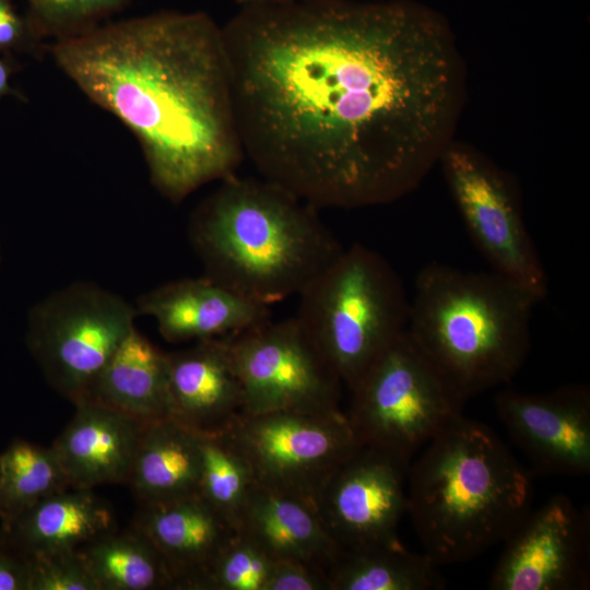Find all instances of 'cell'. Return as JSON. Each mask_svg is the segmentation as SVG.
<instances>
[{"mask_svg": "<svg viewBox=\"0 0 590 590\" xmlns=\"http://www.w3.org/2000/svg\"><path fill=\"white\" fill-rule=\"evenodd\" d=\"M223 34L245 156L317 209L393 202L453 142L463 59L448 22L424 4L241 7Z\"/></svg>", "mask_w": 590, "mask_h": 590, "instance_id": "obj_1", "label": "cell"}, {"mask_svg": "<svg viewBox=\"0 0 590 590\" xmlns=\"http://www.w3.org/2000/svg\"><path fill=\"white\" fill-rule=\"evenodd\" d=\"M57 66L138 139L151 181L174 203L236 174L245 152L229 56L209 14L158 11L51 46Z\"/></svg>", "mask_w": 590, "mask_h": 590, "instance_id": "obj_2", "label": "cell"}, {"mask_svg": "<svg viewBox=\"0 0 590 590\" xmlns=\"http://www.w3.org/2000/svg\"><path fill=\"white\" fill-rule=\"evenodd\" d=\"M187 234L205 276L266 306L298 295L344 249L317 208L236 174L198 205Z\"/></svg>", "mask_w": 590, "mask_h": 590, "instance_id": "obj_3", "label": "cell"}, {"mask_svg": "<svg viewBox=\"0 0 590 590\" xmlns=\"http://www.w3.org/2000/svg\"><path fill=\"white\" fill-rule=\"evenodd\" d=\"M406 491L424 552L446 564L503 542L531 508L532 484L489 427L460 415L410 465Z\"/></svg>", "mask_w": 590, "mask_h": 590, "instance_id": "obj_4", "label": "cell"}, {"mask_svg": "<svg viewBox=\"0 0 590 590\" xmlns=\"http://www.w3.org/2000/svg\"><path fill=\"white\" fill-rule=\"evenodd\" d=\"M542 298L493 270L433 262L416 275L406 332L467 400L518 373L530 346L533 309Z\"/></svg>", "mask_w": 590, "mask_h": 590, "instance_id": "obj_5", "label": "cell"}, {"mask_svg": "<svg viewBox=\"0 0 590 590\" xmlns=\"http://www.w3.org/2000/svg\"><path fill=\"white\" fill-rule=\"evenodd\" d=\"M295 318L351 389L406 329L410 300L391 264L355 243L298 294Z\"/></svg>", "mask_w": 590, "mask_h": 590, "instance_id": "obj_6", "label": "cell"}, {"mask_svg": "<svg viewBox=\"0 0 590 590\" xmlns=\"http://www.w3.org/2000/svg\"><path fill=\"white\" fill-rule=\"evenodd\" d=\"M350 391L345 414L361 444L410 463L420 448L462 415L465 401L406 329Z\"/></svg>", "mask_w": 590, "mask_h": 590, "instance_id": "obj_7", "label": "cell"}, {"mask_svg": "<svg viewBox=\"0 0 590 590\" xmlns=\"http://www.w3.org/2000/svg\"><path fill=\"white\" fill-rule=\"evenodd\" d=\"M137 316L135 306L121 296L75 282L31 308L26 344L48 384L78 404L135 328Z\"/></svg>", "mask_w": 590, "mask_h": 590, "instance_id": "obj_8", "label": "cell"}, {"mask_svg": "<svg viewBox=\"0 0 590 590\" xmlns=\"http://www.w3.org/2000/svg\"><path fill=\"white\" fill-rule=\"evenodd\" d=\"M222 434L255 483L314 504L327 479L362 446L343 411L240 413Z\"/></svg>", "mask_w": 590, "mask_h": 590, "instance_id": "obj_9", "label": "cell"}, {"mask_svg": "<svg viewBox=\"0 0 590 590\" xmlns=\"http://www.w3.org/2000/svg\"><path fill=\"white\" fill-rule=\"evenodd\" d=\"M243 391V413L341 411L342 381L295 317L224 337Z\"/></svg>", "mask_w": 590, "mask_h": 590, "instance_id": "obj_10", "label": "cell"}, {"mask_svg": "<svg viewBox=\"0 0 590 590\" xmlns=\"http://www.w3.org/2000/svg\"><path fill=\"white\" fill-rule=\"evenodd\" d=\"M440 163L465 228L492 270L545 296L547 279L509 178L451 142Z\"/></svg>", "mask_w": 590, "mask_h": 590, "instance_id": "obj_11", "label": "cell"}, {"mask_svg": "<svg viewBox=\"0 0 590 590\" xmlns=\"http://www.w3.org/2000/svg\"><path fill=\"white\" fill-rule=\"evenodd\" d=\"M493 590H585L590 585V519L556 495L529 509L504 539Z\"/></svg>", "mask_w": 590, "mask_h": 590, "instance_id": "obj_12", "label": "cell"}, {"mask_svg": "<svg viewBox=\"0 0 590 590\" xmlns=\"http://www.w3.org/2000/svg\"><path fill=\"white\" fill-rule=\"evenodd\" d=\"M410 465L362 445L327 479L315 505L342 548L400 542L397 529L408 509Z\"/></svg>", "mask_w": 590, "mask_h": 590, "instance_id": "obj_13", "label": "cell"}, {"mask_svg": "<svg viewBox=\"0 0 590 590\" xmlns=\"http://www.w3.org/2000/svg\"><path fill=\"white\" fill-rule=\"evenodd\" d=\"M497 413L532 464L548 474L590 471V390L568 385L548 392L505 390Z\"/></svg>", "mask_w": 590, "mask_h": 590, "instance_id": "obj_14", "label": "cell"}, {"mask_svg": "<svg viewBox=\"0 0 590 590\" xmlns=\"http://www.w3.org/2000/svg\"><path fill=\"white\" fill-rule=\"evenodd\" d=\"M138 315L152 317L170 343L240 332L271 319L270 306L250 300L203 275L160 285L142 294Z\"/></svg>", "mask_w": 590, "mask_h": 590, "instance_id": "obj_15", "label": "cell"}, {"mask_svg": "<svg viewBox=\"0 0 590 590\" xmlns=\"http://www.w3.org/2000/svg\"><path fill=\"white\" fill-rule=\"evenodd\" d=\"M168 417L199 435L223 433L243 413V391L224 337L167 353Z\"/></svg>", "mask_w": 590, "mask_h": 590, "instance_id": "obj_16", "label": "cell"}, {"mask_svg": "<svg viewBox=\"0 0 590 590\" xmlns=\"http://www.w3.org/2000/svg\"><path fill=\"white\" fill-rule=\"evenodd\" d=\"M161 553L176 589L198 590L208 568L236 535L235 527L199 494L141 505L132 524Z\"/></svg>", "mask_w": 590, "mask_h": 590, "instance_id": "obj_17", "label": "cell"}, {"mask_svg": "<svg viewBox=\"0 0 590 590\" xmlns=\"http://www.w3.org/2000/svg\"><path fill=\"white\" fill-rule=\"evenodd\" d=\"M74 405V416L51 445L70 486L127 482L144 424L98 403Z\"/></svg>", "mask_w": 590, "mask_h": 590, "instance_id": "obj_18", "label": "cell"}, {"mask_svg": "<svg viewBox=\"0 0 590 590\" xmlns=\"http://www.w3.org/2000/svg\"><path fill=\"white\" fill-rule=\"evenodd\" d=\"M236 531L271 558L298 559L328 570L342 552L312 502L255 483Z\"/></svg>", "mask_w": 590, "mask_h": 590, "instance_id": "obj_19", "label": "cell"}, {"mask_svg": "<svg viewBox=\"0 0 590 590\" xmlns=\"http://www.w3.org/2000/svg\"><path fill=\"white\" fill-rule=\"evenodd\" d=\"M109 505L90 488L57 492L28 509L0 540L24 555L78 550L115 529Z\"/></svg>", "mask_w": 590, "mask_h": 590, "instance_id": "obj_20", "label": "cell"}, {"mask_svg": "<svg viewBox=\"0 0 590 590\" xmlns=\"http://www.w3.org/2000/svg\"><path fill=\"white\" fill-rule=\"evenodd\" d=\"M82 402L105 405L141 424L168 417L167 353L134 328Z\"/></svg>", "mask_w": 590, "mask_h": 590, "instance_id": "obj_21", "label": "cell"}, {"mask_svg": "<svg viewBox=\"0 0 590 590\" xmlns=\"http://www.w3.org/2000/svg\"><path fill=\"white\" fill-rule=\"evenodd\" d=\"M199 434L170 417L144 424L128 477L141 505L199 494Z\"/></svg>", "mask_w": 590, "mask_h": 590, "instance_id": "obj_22", "label": "cell"}, {"mask_svg": "<svg viewBox=\"0 0 590 590\" xmlns=\"http://www.w3.org/2000/svg\"><path fill=\"white\" fill-rule=\"evenodd\" d=\"M437 565L398 542L343 548L327 576L330 590H432L444 587Z\"/></svg>", "mask_w": 590, "mask_h": 590, "instance_id": "obj_23", "label": "cell"}, {"mask_svg": "<svg viewBox=\"0 0 590 590\" xmlns=\"http://www.w3.org/2000/svg\"><path fill=\"white\" fill-rule=\"evenodd\" d=\"M78 552L99 590L176 589L165 559L134 527L98 536Z\"/></svg>", "mask_w": 590, "mask_h": 590, "instance_id": "obj_24", "label": "cell"}, {"mask_svg": "<svg viewBox=\"0 0 590 590\" xmlns=\"http://www.w3.org/2000/svg\"><path fill=\"white\" fill-rule=\"evenodd\" d=\"M69 487L51 447L15 439L0 453V532L44 498Z\"/></svg>", "mask_w": 590, "mask_h": 590, "instance_id": "obj_25", "label": "cell"}, {"mask_svg": "<svg viewBox=\"0 0 590 590\" xmlns=\"http://www.w3.org/2000/svg\"><path fill=\"white\" fill-rule=\"evenodd\" d=\"M199 436V495L236 529L239 512L255 484L252 472L245 458L222 433Z\"/></svg>", "mask_w": 590, "mask_h": 590, "instance_id": "obj_26", "label": "cell"}, {"mask_svg": "<svg viewBox=\"0 0 590 590\" xmlns=\"http://www.w3.org/2000/svg\"><path fill=\"white\" fill-rule=\"evenodd\" d=\"M25 15L35 39L82 34L123 10L130 0H26Z\"/></svg>", "mask_w": 590, "mask_h": 590, "instance_id": "obj_27", "label": "cell"}, {"mask_svg": "<svg viewBox=\"0 0 590 590\" xmlns=\"http://www.w3.org/2000/svg\"><path fill=\"white\" fill-rule=\"evenodd\" d=\"M272 562L255 543L236 533L214 558L198 590H264Z\"/></svg>", "mask_w": 590, "mask_h": 590, "instance_id": "obj_28", "label": "cell"}, {"mask_svg": "<svg viewBox=\"0 0 590 590\" xmlns=\"http://www.w3.org/2000/svg\"><path fill=\"white\" fill-rule=\"evenodd\" d=\"M28 590H99L78 550L26 555Z\"/></svg>", "mask_w": 590, "mask_h": 590, "instance_id": "obj_29", "label": "cell"}, {"mask_svg": "<svg viewBox=\"0 0 590 590\" xmlns=\"http://www.w3.org/2000/svg\"><path fill=\"white\" fill-rule=\"evenodd\" d=\"M264 590H330L327 571L308 563L273 559Z\"/></svg>", "mask_w": 590, "mask_h": 590, "instance_id": "obj_30", "label": "cell"}, {"mask_svg": "<svg viewBox=\"0 0 590 590\" xmlns=\"http://www.w3.org/2000/svg\"><path fill=\"white\" fill-rule=\"evenodd\" d=\"M33 40L26 17L19 14L11 0H0V56L23 50Z\"/></svg>", "mask_w": 590, "mask_h": 590, "instance_id": "obj_31", "label": "cell"}, {"mask_svg": "<svg viewBox=\"0 0 590 590\" xmlns=\"http://www.w3.org/2000/svg\"><path fill=\"white\" fill-rule=\"evenodd\" d=\"M26 555L0 540V590H28Z\"/></svg>", "mask_w": 590, "mask_h": 590, "instance_id": "obj_32", "label": "cell"}, {"mask_svg": "<svg viewBox=\"0 0 590 590\" xmlns=\"http://www.w3.org/2000/svg\"><path fill=\"white\" fill-rule=\"evenodd\" d=\"M0 56V101L5 96H20L11 86V76L13 74V64L8 58Z\"/></svg>", "mask_w": 590, "mask_h": 590, "instance_id": "obj_33", "label": "cell"}, {"mask_svg": "<svg viewBox=\"0 0 590 590\" xmlns=\"http://www.w3.org/2000/svg\"><path fill=\"white\" fill-rule=\"evenodd\" d=\"M288 0H234V2L239 7H249V5H259V4H269L284 2Z\"/></svg>", "mask_w": 590, "mask_h": 590, "instance_id": "obj_34", "label": "cell"}, {"mask_svg": "<svg viewBox=\"0 0 590 590\" xmlns=\"http://www.w3.org/2000/svg\"><path fill=\"white\" fill-rule=\"evenodd\" d=\"M0 259H1V256H0Z\"/></svg>", "mask_w": 590, "mask_h": 590, "instance_id": "obj_35", "label": "cell"}]
</instances>
